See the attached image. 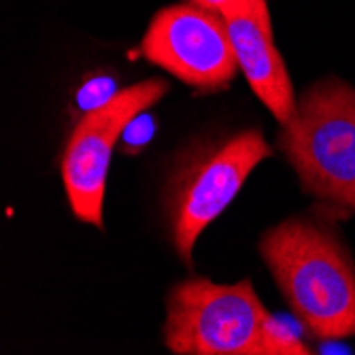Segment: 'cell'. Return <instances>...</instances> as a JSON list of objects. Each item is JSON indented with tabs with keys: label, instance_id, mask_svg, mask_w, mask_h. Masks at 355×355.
<instances>
[{
	"label": "cell",
	"instance_id": "obj_1",
	"mask_svg": "<svg viewBox=\"0 0 355 355\" xmlns=\"http://www.w3.org/2000/svg\"><path fill=\"white\" fill-rule=\"evenodd\" d=\"M260 255L311 336H355V262L334 230L302 217L285 219L264 232Z\"/></svg>",
	"mask_w": 355,
	"mask_h": 355
},
{
	"label": "cell",
	"instance_id": "obj_2",
	"mask_svg": "<svg viewBox=\"0 0 355 355\" xmlns=\"http://www.w3.org/2000/svg\"><path fill=\"white\" fill-rule=\"evenodd\" d=\"M279 147L304 191L355 211V89L349 83L338 77L313 83L281 125Z\"/></svg>",
	"mask_w": 355,
	"mask_h": 355
},
{
	"label": "cell",
	"instance_id": "obj_3",
	"mask_svg": "<svg viewBox=\"0 0 355 355\" xmlns=\"http://www.w3.org/2000/svg\"><path fill=\"white\" fill-rule=\"evenodd\" d=\"M272 328L249 279H185L166 298L164 345L177 355H272Z\"/></svg>",
	"mask_w": 355,
	"mask_h": 355
},
{
	"label": "cell",
	"instance_id": "obj_4",
	"mask_svg": "<svg viewBox=\"0 0 355 355\" xmlns=\"http://www.w3.org/2000/svg\"><path fill=\"white\" fill-rule=\"evenodd\" d=\"M272 155L257 128L228 135L189 149L175 166L166 207L175 249L189 266L193 245L236 198L255 166Z\"/></svg>",
	"mask_w": 355,
	"mask_h": 355
},
{
	"label": "cell",
	"instance_id": "obj_5",
	"mask_svg": "<svg viewBox=\"0 0 355 355\" xmlns=\"http://www.w3.org/2000/svg\"><path fill=\"white\" fill-rule=\"evenodd\" d=\"M166 92L164 79H145L111 94L77 121L64 147L60 173L69 205L79 221L98 230L105 228L103 202L113 147L125 128L162 101Z\"/></svg>",
	"mask_w": 355,
	"mask_h": 355
},
{
	"label": "cell",
	"instance_id": "obj_6",
	"mask_svg": "<svg viewBox=\"0 0 355 355\" xmlns=\"http://www.w3.org/2000/svg\"><path fill=\"white\" fill-rule=\"evenodd\" d=\"M141 51L175 79L207 94L228 87L241 71L225 19L191 3L159 9Z\"/></svg>",
	"mask_w": 355,
	"mask_h": 355
},
{
	"label": "cell",
	"instance_id": "obj_7",
	"mask_svg": "<svg viewBox=\"0 0 355 355\" xmlns=\"http://www.w3.org/2000/svg\"><path fill=\"white\" fill-rule=\"evenodd\" d=\"M239 69L275 119L283 125L294 117L298 101L285 62L272 43V35L255 21L249 11L225 15Z\"/></svg>",
	"mask_w": 355,
	"mask_h": 355
},
{
	"label": "cell",
	"instance_id": "obj_8",
	"mask_svg": "<svg viewBox=\"0 0 355 355\" xmlns=\"http://www.w3.org/2000/svg\"><path fill=\"white\" fill-rule=\"evenodd\" d=\"M185 3L198 5L207 11H213L221 17L225 15H234L241 11H249L251 13V0H185Z\"/></svg>",
	"mask_w": 355,
	"mask_h": 355
}]
</instances>
